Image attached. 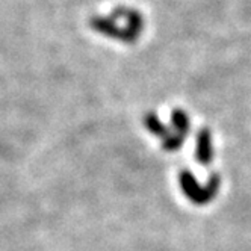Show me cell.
<instances>
[{"mask_svg": "<svg viewBox=\"0 0 251 251\" xmlns=\"http://www.w3.org/2000/svg\"><path fill=\"white\" fill-rule=\"evenodd\" d=\"M220 185H221V180H220V177L217 174H213L210 177L209 183L204 188H201L199 183L195 182V178L192 177L191 173L185 171V173L180 174V186H182L185 195L192 203L199 204V206L207 204L213 199V197L217 195Z\"/></svg>", "mask_w": 251, "mask_h": 251, "instance_id": "cell-1", "label": "cell"}, {"mask_svg": "<svg viewBox=\"0 0 251 251\" xmlns=\"http://www.w3.org/2000/svg\"><path fill=\"white\" fill-rule=\"evenodd\" d=\"M199 160L201 164H209L212 160V147H210V141H209V133L203 135V141L199 147Z\"/></svg>", "mask_w": 251, "mask_h": 251, "instance_id": "cell-2", "label": "cell"}]
</instances>
